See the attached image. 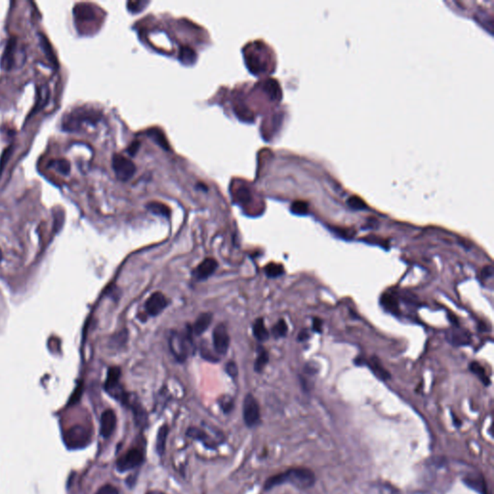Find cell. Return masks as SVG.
I'll return each instance as SVG.
<instances>
[{
    "label": "cell",
    "instance_id": "7dc6e473",
    "mask_svg": "<svg viewBox=\"0 0 494 494\" xmlns=\"http://www.w3.org/2000/svg\"><path fill=\"white\" fill-rule=\"evenodd\" d=\"M1 260H2V252H1V250H0V261H1Z\"/></svg>",
    "mask_w": 494,
    "mask_h": 494
},
{
    "label": "cell",
    "instance_id": "7402d4cb",
    "mask_svg": "<svg viewBox=\"0 0 494 494\" xmlns=\"http://www.w3.org/2000/svg\"><path fill=\"white\" fill-rule=\"evenodd\" d=\"M381 305L389 312L397 314L399 312V303L397 298L390 294H384L380 299Z\"/></svg>",
    "mask_w": 494,
    "mask_h": 494
},
{
    "label": "cell",
    "instance_id": "60d3db41",
    "mask_svg": "<svg viewBox=\"0 0 494 494\" xmlns=\"http://www.w3.org/2000/svg\"><path fill=\"white\" fill-rule=\"evenodd\" d=\"M139 147H140V142H139V141H134V142H132V143L130 145L129 149H128L129 154H130L131 156H134V155L137 153V151H138Z\"/></svg>",
    "mask_w": 494,
    "mask_h": 494
},
{
    "label": "cell",
    "instance_id": "8992f818",
    "mask_svg": "<svg viewBox=\"0 0 494 494\" xmlns=\"http://www.w3.org/2000/svg\"><path fill=\"white\" fill-rule=\"evenodd\" d=\"M145 460L143 451L139 448H132L122 455L117 462L116 468L119 472H127L139 467Z\"/></svg>",
    "mask_w": 494,
    "mask_h": 494
},
{
    "label": "cell",
    "instance_id": "3957f363",
    "mask_svg": "<svg viewBox=\"0 0 494 494\" xmlns=\"http://www.w3.org/2000/svg\"><path fill=\"white\" fill-rule=\"evenodd\" d=\"M100 119V114L89 108H77L69 113L63 120V129L68 132H77L83 125H95Z\"/></svg>",
    "mask_w": 494,
    "mask_h": 494
},
{
    "label": "cell",
    "instance_id": "bcb514c9",
    "mask_svg": "<svg viewBox=\"0 0 494 494\" xmlns=\"http://www.w3.org/2000/svg\"><path fill=\"white\" fill-rule=\"evenodd\" d=\"M204 185H205V184L200 183V184H198V187H201V188H203V189L205 190V189H207V187H206V186H204Z\"/></svg>",
    "mask_w": 494,
    "mask_h": 494
},
{
    "label": "cell",
    "instance_id": "ee69618b",
    "mask_svg": "<svg viewBox=\"0 0 494 494\" xmlns=\"http://www.w3.org/2000/svg\"><path fill=\"white\" fill-rule=\"evenodd\" d=\"M308 338H309V334H308V331L306 329L300 331V333L298 334V341H305Z\"/></svg>",
    "mask_w": 494,
    "mask_h": 494
},
{
    "label": "cell",
    "instance_id": "e0dca14e",
    "mask_svg": "<svg viewBox=\"0 0 494 494\" xmlns=\"http://www.w3.org/2000/svg\"><path fill=\"white\" fill-rule=\"evenodd\" d=\"M367 365L369 366V368L373 371V373L379 378L381 380H388L391 376L389 374V372L382 366V364L380 363L379 359L377 358V357H372L370 359V361L367 363Z\"/></svg>",
    "mask_w": 494,
    "mask_h": 494
},
{
    "label": "cell",
    "instance_id": "f1b7e54d",
    "mask_svg": "<svg viewBox=\"0 0 494 494\" xmlns=\"http://www.w3.org/2000/svg\"><path fill=\"white\" fill-rule=\"evenodd\" d=\"M147 208L149 211H151L153 214H158V215H162V216H165V217H169L170 216V210L168 207H166L164 204L162 203H158V202H152L150 204L147 205Z\"/></svg>",
    "mask_w": 494,
    "mask_h": 494
},
{
    "label": "cell",
    "instance_id": "d6a6232c",
    "mask_svg": "<svg viewBox=\"0 0 494 494\" xmlns=\"http://www.w3.org/2000/svg\"><path fill=\"white\" fill-rule=\"evenodd\" d=\"M452 338H453L452 342L454 343V345H466L470 342V335L465 331L461 332L455 331L453 333Z\"/></svg>",
    "mask_w": 494,
    "mask_h": 494
},
{
    "label": "cell",
    "instance_id": "5b68a950",
    "mask_svg": "<svg viewBox=\"0 0 494 494\" xmlns=\"http://www.w3.org/2000/svg\"><path fill=\"white\" fill-rule=\"evenodd\" d=\"M92 439V433L84 426L72 427L64 434V441L69 449H82L88 446Z\"/></svg>",
    "mask_w": 494,
    "mask_h": 494
},
{
    "label": "cell",
    "instance_id": "7a4b0ae2",
    "mask_svg": "<svg viewBox=\"0 0 494 494\" xmlns=\"http://www.w3.org/2000/svg\"><path fill=\"white\" fill-rule=\"evenodd\" d=\"M192 332V329H187L185 331L174 332L170 337L169 346L171 352L181 362L186 360L194 351Z\"/></svg>",
    "mask_w": 494,
    "mask_h": 494
},
{
    "label": "cell",
    "instance_id": "8fae6325",
    "mask_svg": "<svg viewBox=\"0 0 494 494\" xmlns=\"http://www.w3.org/2000/svg\"><path fill=\"white\" fill-rule=\"evenodd\" d=\"M462 482L466 487L471 489L479 494H491L488 490V484L486 482L485 477L478 472L469 473L465 475L462 479Z\"/></svg>",
    "mask_w": 494,
    "mask_h": 494
},
{
    "label": "cell",
    "instance_id": "7bdbcfd3",
    "mask_svg": "<svg viewBox=\"0 0 494 494\" xmlns=\"http://www.w3.org/2000/svg\"><path fill=\"white\" fill-rule=\"evenodd\" d=\"M493 274H494V268L492 265H487L486 267H484V269L482 270V275L485 277V278H490V277H493Z\"/></svg>",
    "mask_w": 494,
    "mask_h": 494
},
{
    "label": "cell",
    "instance_id": "4fadbf2b",
    "mask_svg": "<svg viewBox=\"0 0 494 494\" xmlns=\"http://www.w3.org/2000/svg\"><path fill=\"white\" fill-rule=\"evenodd\" d=\"M117 425V417L115 412L111 410H107L102 412L100 417V434L104 438L110 437Z\"/></svg>",
    "mask_w": 494,
    "mask_h": 494
},
{
    "label": "cell",
    "instance_id": "7c38bea8",
    "mask_svg": "<svg viewBox=\"0 0 494 494\" xmlns=\"http://www.w3.org/2000/svg\"><path fill=\"white\" fill-rule=\"evenodd\" d=\"M217 265H218V263L214 259H213V258L205 259L193 270L192 275L198 281L206 280L214 273V271L217 268Z\"/></svg>",
    "mask_w": 494,
    "mask_h": 494
},
{
    "label": "cell",
    "instance_id": "f35d334b",
    "mask_svg": "<svg viewBox=\"0 0 494 494\" xmlns=\"http://www.w3.org/2000/svg\"><path fill=\"white\" fill-rule=\"evenodd\" d=\"M226 372L228 373L229 376H231L232 378H235L237 377L238 375V367L236 365V363L234 362H229L226 366Z\"/></svg>",
    "mask_w": 494,
    "mask_h": 494
},
{
    "label": "cell",
    "instance_id": "6da1fadb",
    "mask_svg": "<svg viewBox=\"0 0 494 494\" xmlns=\"http://www.w3.org/2000/svg\"><path fill=\"white\" fill-rule=\"evenodd\" d=\"M316 475L311 469L305 467H293L269 477L265 481L263 489L265 491H270L273 488L290 484L296 488L306 490L312 488L316 484Z\"/></svg>",
    "mask_w": 494,
    "mask_h": 494
},
{
    "label": "cell",
    "instance_id": "d590c367",
    "mask_svg": "<svg viewBox=\"0 0 494 494\" xmlns=\"http://www.w3.org/2000/svg\"><path fill=\"white\" fill-rule=\"evenodd\" d=\"M347 204H348V206H349L350 208H352V209H354V210H364V209H366V207H367V206H366V204H365V202H364L361 198H359V197H357V196H352V197H350V198L347 200Z\"/></svg>",
    "mask_w": 494,
    "mask_h": 494
},
{
    "label": "cell",
    "instance_id": "1f68e13d",
    "mask_svg": "<svg viewBox=\"0 0 494 494\" xmlns=\"http://www.w3.org/2000/svg\"><path fill=\"white\" fill-rule=\"evenodd\" d=\"M50 166L53 167L57 172H59L62 175H68L70 173L71 166L70 164L65 160H56L51 162Z\"/></svg>",
    "mask_w": 494,
    "mask_h": 494
},
{
    "label": "cell",
    "instance_id": "4dcf8cb0",
    "mask_svg": "<svg viewBox=\"0 0 494 494\" xmlns=\"http://www.w3.org/2000/svg\"><path fill=\"white\" fill-rule=\"evenodd\" d=\"M267 362H268V353H267V351L264 348L261 347V350L259 351L258 357H257V359L255 361V365H254L255 371L256 372L263 371V369L267 364Z\"/></svg>",
    "mask_w": 494,
    "mask_h": 494
},
{
    "label": "cell",
    "instance_id": "ac0fdd59",
    "mask_svg": "<svg viewBox=\"0 0 494 494\" xmlns=\"http://www.w3.org/2000/svg\"><path fill=\"white\" fill-rule=\"evenodd\" d=\"M16 42L15 40H10L9 43L7 44V47H6V49L4 51V54L2 56V60H1V66L3 69H11V67L13 66V61H14V53H15V50H16Z\"/></svg>",
    "mask_w": 494,
    "mask_h": 494
},
{
    "label": "cell",
    "instance_id": "74e56055",
    "mask_svg": "<svg viewBox=\"0 0 494 494\" xmlns=\"http://www.w3.org/2000/svg\"><path fill=\"white\" fill-rule=\"evenodd\" d=\"M96 494H119V491L114 487V486H111V485H105V486H102Z\"/></svg>",
    "mask_w": 494,
    "mask_h": 494
},
{
    "label": "cell",
    "instance_id": "ba28073f",
    "mask_svg": "<svg viewBox=\"0 0 494 494\" xmlns=\"http://www.w3.org/2000/svg\"><path fill=\"white\" fill-rule=\"evenodd\" d=\"M112 167L117 178L124 181L130 180L136 170L133 163L122 155H115L113 157Z\"/></svg>",
    "mask_w": 494,
    "mask_h": 494
},
{
    "label": "cell",
    "instance_id": "b9f144b4",
    "mask_svg": "<svg viewBox=\"0 0 494 494\" xmlns=\"http://www.w3.org/2000/svg\"><path fill=\"white\" fill-rule=\"evenodd\" d=\"M322 327H323V322L321 319L319 318H314L313 320V329L316 332H322Z\"/></svg>",
    "mask_w": 494,
    "mask_h": 494
},
{
    "label": "cell",
    "instance_id": "484cf974",
    "mask_svg": "<svg viewBox=\"0 0 494 494\" xmlns=\"http://www.w3.org/2000/svg\"><path fill=\"white\" fill-rule=\"evenodd\" d=\"M147 134L156 141L157 144H159L162 148H164L165 150H169V144L166 140V137H165L164 132L161 131V130H158V129H151L147 132Z\"/></svg>",
    "mask_w": 494,
    "mask_h": 494
},
{
    "label": "cell",
    "instance_id": "9c48e42d",
    "mask_svg": "<svg viewBox=\"0 0 494 494\" xmlns=\"http://www.w3.org/2000/svg\"><path fill=\"white\" fill-rule=\"evenodd\" d=\"M213 340L215 352L220 355H225L230 346V336L224 325L220 324L215 327L213 334Z\"/></svg>",
    "mask_w": 494,
    "mask_h": 494
},
{
    "label": "cell",
    "instance_id": "ab89813d",
    "mask_svg": "<svg viewBox=\"0 0 494 494\" xmlns=\"http://www.w3.org/2000/svg\"><path fill=\"white\" fill-rule=\"evenodd\" d=\"M233 407H234V403H233L232 400L227 399L226 401H222L221 402V409H222V411L225 412V413H229V412H231Z\"/></svg>",
    "mask_w": 494,
    "mask_h": 494
},
{
    "label": "cell",
    "instance_id": "f546056e",
    "mask_svg": "<svg viewBox=\"0 0 494 494\" xmlns=\"http://www.w3.org/2000/svg\"><path fill=\"white\" fill-rule=\"evenodd\" d=\"M264 271H265V274H266L267 277H269V278H276V277L281 276L284 273L285 270H284V267H283L282 264L271 263H268L265 266Z\"/></svg>",
    "mask_w": 494,
    "mask_h": 494
},
{
    "label": "cell",
    "instance_id": "83f0119b",
    "mask_svg": "<svg viewBox=\"0 0 494 494\" xmlns=\"http://www.w3.org/2000/svg\"><path fill=\"white\" fill-rule=\"evenodd\" d=\"M251 191L247 185L240 186L236 191V200L242 205H247L251 201Z\"/></svg>",
    "mask_w": 494,
    "mask_h": 494
},
{
    "label": "cell",
    "instance_id": "836d02e7",
    "mask_svg": "<svg viewBox=\"0 0 494 494\" xmlns=\"http://www.w3.org/2000/svg\"><path fill=\"white\" fill-rule=\"evenodd\" d=\"M291 210L296 214H306L308 212V204L303 201H296L292 204Z\"/></svg>",
    "mask_w": 494,
    "mask_h": 494
},
{
    "label": "cell",
    "instance_id": "44dd1931",
    "mask_svg": "<svg viewBox=\"0 0 494 494\" xmlns=\"http://www.w3.org/2000/svg\"><path fill=\"white\" fill-rule=\"evenodd\" d=\"M168 433H169V427L166 424L163 425L159 428V430H158L157 441H156V449H157V452L160 455V457H163V455L165 454V446H166V440H167Z\"/></svg>",
    "mask_w": 494,
    "mask_h": 494
},
{
    "label": "cell",
    "instance_id": "cb8c5ba5",
    "mask_svg": "<svg viewBox=\"0 0 494 494\" xmlns=\"http://www.w3.org/2000/svg\"><path fill=\"white\" fill-rule=\"evenodd\" d=\"M196 52L189 47H181L180 49L179 59L184 65H191L196 61Z\"/></svg>",
    "mask_w": 494,
    "mask_h": 494
},
{
    "label": "cell",
    "instance_id": "9a60e30c",
    "mask_svg": "<svg viewBox=\"0 0 494 494\" xmlns=\"http://www.w3.org/2000/svg\"><path fill=\"white\" fill-rule=\"evenodd\" d=\"M246 62L249 71L254 75H259L263 71H264V63L262 60V57L259 55L258 49L252 48L249 51H246Z\"/></svg>",
    "mask_w": 494,
    "mask_h": 494
},
{
    "label": "cell",
    "instance_id": "52a82bcc",
    "mask_svg": "<svg viewBox=\"0 0 494 494\" xmlns=\"http://www.w3.org/2000/svg\"><path fill=\"white\" fill-rule=\"evenodd\" d=\"M244 421L248 428H254L260 424L261 413L257 400L251 394H248L244 401Z\"/></svg>",
    "mask_w": 494,
    "mask_h": 494
},
{
    "label": "cell",
    "instance_id": "d6986e66",
    "mask_svg": "<svg viewBox=\"0 0 494 494\" xmlns=\"http://www.w3.org/2000/svg\"><path fill=\"white\" fill-rule=\"evenodd\" d=\"M212 320H213V315L211 313H203V314H201L197 318V320H196V322H195V324H194V326L192 328V331L196 335L203 334L206 330L208 329V328L210 327V325L212 323Z\"/></svg>",
    "mask_w": 494,
    "mask_h": 494
},
{
    "label": "cell",
    "instance_id": "d4e9b609",
    "mask_svg": "<svg viewBox=\"0 0 494 494\" xmlns=\"http://www.w3.org/2000/svg\"><path fill=\"white\" fill-rule=\"evenodd\" d=\"M469 370L473 374H475L486 386H489L491 384V379L488 377V375L486 374V371H485L484 367H482L481 364H479L478 362H471L469 364Z\"/></svg>",
    "mask_w": 494,
    "mask_h": 494
},
{
    "label": "cell",
    "instance_id": "f6af8a7d",
    "mask_svg": "<svg viewBox=\"0 0 494 494\" xmlns=\"http://www.w3.org/2000/svg\"><path fill=\"white\" fill-rule=\"evenodd\" d=\"M146 494H165L163 492H160V491H151L149 493H147Z\"/></svg>",
    "mask_w": 494,
    "mask_h": 494
},
{
    "label": "cell",
    "instance_id": "e575fe53",
    "mask_svg": "<svg viewBox=\"0 0 494 494\" xmlns=\"http://www.w3.org/2000/svg\"><path fill=\"white\" fill-rule=\"evenodd\" d=\"M288 332V326L284 320H280L272 329V334L274 337H284Z\"/></svg>",
    "mask_w": 494,
    "mask_h": 494
},
{
    "label": "cell",
    "instance_id": "4316f807",
    "mask_svg": "<svg viewBox=\"0 0 494 494\" xmlns=\"http://www.w3.org/2000/svg\"><path fill=\"white\" fill-rule=\"evenodd\" d=\"M235 113L237 117L244 122L250 123L253 121V113L245 103H238L235 106Z\"/></svg>",
    "mask_w": 494,
    "mask_h": 494
},
{
    "label": "cell",
    "instance_id": "603a6c76",
    "mask_svg": "<svg viewBox=\"0 0 494 494\" xmlns=\"http://www.w3.org/2000/svg\"><path fill=\"white\" fill-rule=\"evenodd\" d=\"M253 334L257 340L263 342L268 339V331L265 329L263 320L262 318L257 319L253 325Z\"/></svg>",
    "mask_w": 494,
    "mask_h": 494
},
{
    "label": "cell",
    "instance_id": "2e32d148",
    "mask_svg": "<svg viewBox=\"0 0 494 494\" xmlns=\"http://www.w3.org/2000/svg\"><path fill=\"white\" fill-rule=\"evenodd\" d=\"M129 409H131V411L133 413L135 423H136V425L138 427L144 428V427L147 426V424H148V415H147V412L145 411V409L141 406L140 403H138L135 400H132V402L131 403Z\"/></svg>",
    "mask_w": 494,
    "mask_h": 494
},
{
    "label": "cell",
    "instance_id": "277c9868",
    "mask_svg": "<svg viewBox=\"0 0 494 494\" xmlns=\"http://www.w3.org/2000/svg\"><path fill=\"white\" fill-rule=\"evenodd\" d=\"M120 379L121 369L118 367L110 368L107 372V377L104 382V390L110 397L121 403L123 406L129 408L132 399L122 386Z\"/></svg>",
    "mask_w": 494,
    "mask_h": 494
},
{
    "label": "cell",
    "instance_id": "30bf717a",
    "mask_svg": "<svg viewBox=\"0 0 494 494\" xmlns=\"http://www.w3.org/2000/svg\"><path fill=\"white\" fill-rule=\"evenodd\" d=\"M167 304L168 302L164 294L160 292L154 293L145 303L146 313L152 317H156L165 310Z\"/></svg>",
    "mask_w": 494,
    "mask_h": 494
},
{
    "label": "cell",
    "instance_id": "8d00e7d4",
    "mask_svg": "<svg viewBox=\"0 0 494 494\" xmlns=\"http://www.w3.org/2000/svg\"><path fill=\"white\" fill-rule=\"evenodd\" d=\"M79 17L81 19L83 20H88V19H93L95 17V14H94V11L92 8L90 7H82L80 9V13H79Z\"/></svg>",
    "mask_w": 494,
    "mask_h": 494
},
{
    "label": "cell",
    "instance_id": "ffe728a7",
    "mask_svg": "<svg viewBox=\"0 0 494 494\" xmlns=\"http://www.w3.org/2000/svg\"><path fill=\"white\" fill-rule=\"evenodd\" d=\"M263 89L272 100H277L281 97V90L279 84L274 80H266L263 83Z\"/></svg>",
    "mask_w": 494,
    "mask_h": 494
},
{
    "label": "cell",
    "instance_id": "5bb4252c",
    "mask_svg": "<svg viewBox=\"0 0 494 494\" xmlns=\"http://www.w3.org/2000/svg\"><path fill=\"white\" fill-rule=\"evenodd\" d=\"M186 435L190 438H193L197 441H200L205 447L209 448V449H215L218 445V443L214 439L212 438L206 430L204 429H201L199 428H196V427H190L189 428H187L186 430Z\"/></svg>",
    "mask_w": 494,
    "mask_h": 494
}]
</instances>
